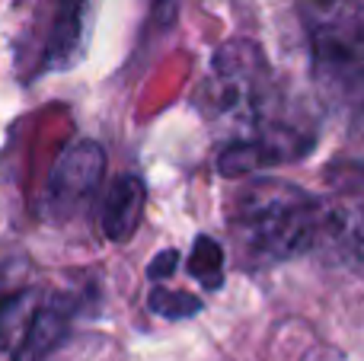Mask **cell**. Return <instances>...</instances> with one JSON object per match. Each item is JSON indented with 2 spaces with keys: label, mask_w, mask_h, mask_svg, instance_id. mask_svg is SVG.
Returning a JSON list of instances; mask_svg holds the SVG:
<instances>
[{
  "label": "cell",
  "mask_w": 364,
  "mask_h": 361,
  "mask_svg": "<svg viewBox=\"0 0 364 361\" xmlns=\"http://www.w3.org/2000/svg\"><path fill=\"white\" fill-rule=\"evenodd\" d=\"M333 227V205L278 179L243 185L230 208V230L246 266H272L326 247Z\"/></svg>",
  "instance_id": "obj_1"
},
{
  "label": "cell",
  "mask_w": 364,
  "mask_h": 361,
  "mask_svg": "<svg viewBox=\"0 0 364 361\" xmlns=\"http://www.w3.org/2000/svg\"><path fill=\"white\" fill-rule=\"evenodd\" d=\"M198 102L208 122L227 134V144L256 141L288 125L275 119L278 90L269 64L246 38H233L218 48Z\"/></svg>",
  "instance_id": "obj_2"
},
{
  "label": "cell",
  "mask_w": 364,
  "mask_h": 361,
  "mask_svg": "<svg viewBox=\"0 0 364 361\" xmlns=\"http://www.w3.org/2000/svg\"><path fill=\"white\" fill-rule=\"evenodd\" d=\"M316 61L336 74H364V0H316L310 10Z\"/></svg>",
  "instance_id": "obj_3"
},
{
  "label": "cell",
  "mask_w": 364,
  "mask_h": 361,
  "mask_svg": "<svg viewBox=\"0 0 364 361\" xmlns=\"http://www.w3.org/2000/svg\"><path fill=\"white\" fill-rule=\"evenodd\" d=\"M106 179V151L96 141H77L58 157L45 185V211L55 221L74 217Z\"/></svg>",
  "instance_id": "obj_4"
},
{
  "label": "cell",
  "mask_w": 364,
  "mask_h": 361,
  "mask_svg": "<svg viewBox=\"0 0 364 361\" xmlns=\"http://www.w3.org/2000/svg\"><path fill=\"white\" fill-rule=\"evenodd\" d=\"M310 147V134H304V128L284 125L272 134H262L256 141H237V144H224L218 157V170L224 176H252L259 170L288 163V160L304 157V151Z\"/></svg>",
  "instance_id": "obj_5"
},
{
  "label": "cell",
  "mask_w": 364,
  "mask_h": 361,
  "mask_svg": "<svg viewBox=\"0 0 364 361\" xmlns=\"http://www.w3.org/2000/svg\"><path fill=\"white\" fill-rule=\"evenodd\" d=\"M144 202H147V192L138 176L115 179L112 189L102 198V211H100V227L106 234V240L112 243L132 240L141 217H144Z\"/></svg>",
  "instance_id": "obj_6"
},
{
  "label": "cell",
  "mask_w": 364,
  "mask_h": 361,
  "mask_svg": "<svg viewBox=\"0 0 364 361\" xmlns=\"http://www.w3.org/2000/svg\"><path fill=\"white\" fill-rule=\"evenodd\" d=\"M83 19H87V0H61V10H58L51 42H48L51 64H64L77 51L83 36Z\"/></svg>",
  "instance_id": "obj_7"
},
{
  "label": "cell",
  "mask_w": 364,
  "mask_h": 361,
  "mask_svg": "<svg viewBox=\"0 0 364 361\" xmlns=\"http://www.w3.org/2000/svg\"><path fill=\"white\" fill-rule=\"evenodd\" d=\"M68 307H70L68 298H58L32 317V323H29V352L32 355H45V352H51L64 339V333H68V317H70Z\"/></svg>",
  "instance_id": "obj_8"
},
{
  "label": "cell",
  "mask_w": 364,
  "mask_h": 361,
  "mask_svg": "<svg viewBox=\"0 0 364 361\" xmlns=\"http://www.w3.org/2000/svg\"><path fill=\"white\" fill-rule=\"evenodd\" d=\"M188 275L198 279L205 288H220V281H224V249L218 247L214 237H198L192 243Z\"/></svg>",
  "instance_id": "obj_9"
},
{
  "label": "cell",
  "mask_w": 364,
  "mask_h": 361,
  "mask_svg": "<svg viewBox=\"0 0 364 361\" xmlns=\"http://www.w3.org/2000/svg\"><path fill=\"white\" fill-rule=\"evenodd\" d=\"M333 247H339L352 262L364 266V208H336Z\"/></svg>",
  "instance_id": "obj_10"
},
{
  "label": "cell",
  "mask_w": 364,
  "mask_h": 361,
  "mask_svg": "<svg viewBox=\"0 0 364 361\" xmlns=\"http://www.w3.org/2000/svg\"><path fill=\"white\" fill-rule=\"evenodd\" d=\"M151 311L166 320H186L201 311V301L188 291H166V288H154L151 294Z\"/></svg>",
  "instance_id": "obj_11"
},
{
  "label": "cell",
  "mask_w": 364,
  "mask_h": 361,
  "mask_svg": "<svg viewBox=\"0 0 364 361\" xmlns=\"http://www.w3.org/2000/svg\"><path fill=\"white\" fill-rule=\"evenodd\" d=\"M176 259H179L176 249H164V253L154 259V266H151V279L154 281H164L166 275H173V272H176Z\"/></svg>",
  "instance_id": "obj_12"
},
{
  "label": "cell",
  "mask_w": 364,
  "mask_h": 361,
  "mask_svg": "<svg viewBox=\"0 0 364 361\" xmlns=\"http://www.w3.org/2000/svg\"><path fill=\"white\" fill-rule=\"evenodd\" d=\"M10 361H16V358H10Z\"/></svg>",
  "instance_id": "obj_13"
}]
</instances>
